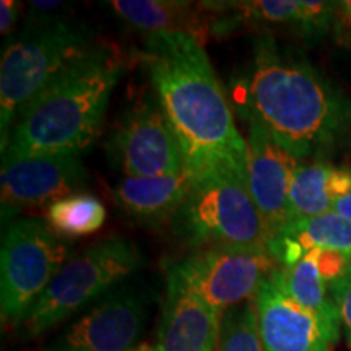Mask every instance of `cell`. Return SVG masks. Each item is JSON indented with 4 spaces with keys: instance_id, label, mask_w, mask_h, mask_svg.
<instances>
[{
    "instance_id": "cell-12",
    "label": "cell",
    "mask_w": 351,
    "mask_h": 351,
    "mask_svg": "<svg viewBox=\"0 0 351 351\" xmlns=\"http://www.w3.org/2000/svg\"><path fill=\"white\" fill-rule=\"evenodd\" d=\"M88 171L78 155H47L2 161V218L83 194Z\"/></svg>"
},
{
    "instance_id": "cell-9",
    "label": "cell",
    "mask_w": 351,
    "mask_h": 351,
    "mask_svg": "<svg viewBox=\"0 0 351 351\" xmlns=\"http://www.w3.org/2000/svg\"><path fill=\"white\" fill-rule=\"evenodd\" d=\"M109 152L125 178H158L186 171L181 145L155 91L127 109L117 122Z\"/></svg>"
},
{
    "instance_id": "cell-2",
    "label": "cell",
    "mask_w": 351,
    "mask_h": 351,
    "mask_svg": "<svg viewBox=\"0 0 351 351\" xmlns=\"http://www.w3.org/2000/svg\"><path fill=\"white\" fill-rule=\"evenodd\" d=\"M244 90V116L261 122L298 160H319L351 138V99L270 34L256 41Z\"/></svg>"
},
{
    "instance_id": "cell-16",
    "label": "cell",
    "mask_w": 351,
    "mask_h": 351,
    "mask_svg": "<svg viewBox=\"0 0 351 351\" xmlns=\"http://www.w3.org/2000/svg\"><path fill=\"white\" fill-rule=\"evenodd\" d=\"M106 5L127 25L147 34H186L200 44L212 36L210 16L200 2L112 0Z\"/></svg>"
},
{
    "instance_id": "cell-15",
    "label": "cell",
    "mask_w": 351,
    "mask_h": 351,
    "mask_svg": "<svg viewBox=\"0 0 351 351\" xmlns=\"http://www.w3.org/2000/svg\"><path fill=\"white\" fill-rule=\"evenodd\" d=\"M221 313L166 275L163 313L150 351H217Z\"/></svg>"
},
{
    "instance_id": "cell-10",
    "label": "cell",
    "mask_w": 351,
    "mask_h": 351,
    "mask_svg": "<svg viewBox=\"0 0 351 351\" xmlns=\"http://www.w3.org/2000/svg\"><path fill=\"white\" fill-rule=\"evenodd\" d=\"M280 269V267H278ZM278 269L252 298L265 351H332L340 339L339 313H317L285 289Z\"/></svg>"
},
{
    "instance_id": "cell-19",
    "label": "cell",
    "mask_w": 351,
    "mask_h": 351,
    "mask_svg": "<svg viewBox=\"0 0 351 351\" xmlns=\"http://www.w3.org/2000/svg\"><path fill=\"white\" fill-rule=\"evenodd\" d=\"M350 191L351 168L322 160L301 161L289 189L288 223L333 212L335 202Z\"/></svg>"
},
{
    "instance_id": "cell-25",
    "label": "cell",
    "mask_w": 351,
    "mask_h": 351,
    "mask_svg": "<svg viewBox=\"0 0 351 351\" xmlns=\"http://www.w3.org/2000/svg\"><path fill=\"white\" fill-rule=\"evenodd\" d=\"M333 212L339 213L340 217H343L348 219V221H351V191L335 202V205H333Z\"/></svg>"
},
{
    "instance_id": "cell-14",
    "label": "cell",
    "mask_w": 351,
    "mask_h": 351,
    "mask_svg": "<svg viewBox=\"0 0 351 351\" xmlns=\"http://www.w3.org/2000/svg\"><path fill=\"white\" fill-rule=\"evenodd\" d=\"M247 119V186L270 239L288 223V199L301 160L288 152L261 122Z\"/></svg>"
},
{
    "instance_id": "cell-22",
    "label": "cell",
    "mask_w": 351,
    "mask_h": 351,
    "mask_svg": "<svg viewBox=\"0 0 351 351\" xmlns=\"http://www.w3.org/2000/svg\"><path fill=\"white\" fill-rule=\"evenodd\" d=\"M217 351H265L258 333L254 300L232 306L223 313Z\"/></svg>"
},
{
    "instance_id": "cell-4",
    "label": "cell",
    "mask_w": 351,
    "mask_h": 351,
    "mask_svg": "<svg viewBox=\"0 0 351 351\" xmlns=\"http://www.w3.org/2000/svg\"><path fill=\"white\" fill-rule=\"evenodd\" d=\"M96 44L90 28L62 19L29 21L8 43L0 62V150L20 109Z\"/></svg>"
},
{
    "instance_id": "cell-23",
    "label": "cell",
    "mask_w": 351,
    "mask_h": 351,
    "mask_svg": "<svg viewBox=\"0 0 351 351\" xmlns=\"http://www.w3.org/2000/svg\"><path fill=\"white\" fill-rule=\"evenodd\" d=\"M330 295L335 301L340 314L341 328H343L346 343L351 348V267L343 276L332 283Z\"/></svg>"
},
{
    "instance_id": "cell-13",
    "label": "cell",
    "mask_w": 351,
    "mask_h": 351,
    "mask_svg": "<svg viewBox=\"0 0 351 351\" xmlns=\"http://www.w3.org/2000/svg\"><path fill=\"white\" fill-rule=\"evenodd\" d=\"M145 322L147 306L140 293L112 289L65 328L60 351H134Z\"/></svg>"
},
{
    "instance_id": "cell-18",
    "label": "cell",
    "mask_w": 351,
    "mask_h": 351,
    "mask_svg": "<svg viewBox=\"0 0 351 351\" xmlns=\"http://www.w3.org/2000/svg\"><path fill=\"white\" fill-rule=\"evenodd\" d=\"M269 251L280 267L295 265L313 251L351 256V221L335 212L289 221L270 239Z\"/></svg>"
},
{
    "instance_id": "cell-27",
    "label": "cell",
    "mask_w": 351,
    "mask_h": 351,
    "mask_svg": "<svg viewBox=\"0 0 351 351\" xmlns=\"http://www.w3.org/2000/svg\"><path fill=\"white\" fill-rule=\"evenodd\" d=\"M134 351H150V348H148V346H145V345H140L137 350H134Z\"/></svg>"
},
{
    "instance_id": "cell-5",
    "label": "cell",
    "mask_w": 351,
    "mask_h": 351,
    "mask_svg": "<svg viewBox=\"0 0 351 351\" xmlns=\"http://www.w3.org/2000/svg\"><path fill=\"white\" fill-rule=\"evenodd\" d=\"M171 228L195 251L213 245L269 249V231L249 191L247 176L232 171H215L194 179Z\"/></svg>"
},
{
    "instance_id": "cell-21",
    "label": "cell",
    "mask_w": 351,
    "mask_h": 351,
    "mask_svg": "<svg viewBox=\"0 0 351 351\" xmlns=\"http://www.w3.org/2000/svg\"><path fill=\"white\" fill-rule=\"evenodd\" d=\"M46 217L57 234L75 238L98 231L106 219V208L95 195L77 194L51 204Z\"/></svg>"
},
{
    "instance_id": "cell-6",
    "label": "cell",
    "mask_w": 351,
    "mask_h": 351,
    "mask_svg": "<svg viewBox=\"0 0 351 351\" xmlns=\"http://www.w3.org/2000/svg\"><path fill=\"white\" fill-rule=\"evenodd\" d=\"M142 265V252L132 241L112 236L83 249L64 263L34 302L21 328L38 337L57 324L99 301Z\"/></svg>"
},
{
    "instance_id": "cell-20",
    "label": "cell",
    "mask_w": 351,
    "mask_h": 351,
    "mask_svg": "<svg viewBox=\"0 0 351 351\" xmlns=\"http://www.w3.org/2000/svg\"><path fill=\"white\" fill-rule=\"evenodd\" d=\"M278 275L285 289L302 306L317 313H339L330 295V282L320 269L314 251L306 254L295 265L280 267Z\"/></svg>"
},
{
    "instance_id": "cell-8",
    "label": "cell",
    "mask_w": 351,
    "mask_h": 351,
    "mask_svg": "<svg viewBox=\"0 0 351 351\" xmlns=\"http://www.w3.org/2000/svg\"><path fill=\"white\" fill-rule=\"evenodd\" d=\"M267 247L251 245H213L197 249L171 263L166 275L173 276L218 313L252 300L275 269Z\"/></svg>"
},
{
    "instance_id": "cell-24",
    "label": "cell",
    "mask_w": 351,
    "mask_h": 351,
    "mask_svg": "<svg viewBox=\"0 0 351 351\" xmlns=\"http://www.w3.org/2000/svg\"><path fill=\"white\" fill-rule=\"evenodd\" d=\"M21 10V3L15 0H2L0 2V32L2 34H8L13 26L19 21V15Z\"/></svg>"
},
{
    "instance_id": "cell-11",
    "label": "cell",
    "mask_w": 351,
    "mask_h": 351,
    "mask_svg": "<svg viewBox=\"0 0 351 351\" xmlns=\"http://www.w3.org/2000/svg\"><path fill=\"white\" fill-rule=\"evenodd\" d=\"M208 13L212 36L234 33L288 29L311 39L324 36L339 15V2L322 0H236L200 2Z\"/></svg>"
},
{
    "instance_id": "cell-1",
    "label": "cell",
    "mask_w": 351,
    "mask_h": 351,
    "mask_svg": "<svg viewBox=\"0 0 351 351\" xmlns=\"http://www.w3.org/2000/svg\"><path fill=\"white\" fill-rule=\"evenodd\" d=\"M138 57L181 145L192 178L232 171L247 176V140L204 44L186 34H147Z\"/></svg>"
},
{
    "instance_id": "cell-17",
    "label": "cell",
    "mask_w": 351,
    "mask_h": 351,
    "mask_svg": "<svg viewBox=\"0 0 351 351\" xmlns=\"http://www.w3.org/2000/svg\"><path fill=\"white\" fill-rule=\"evenodd\" d=\"M192 182L194 178L187 171L158 178H124L114 189V200L135 221L161 225L173 219Z\"/></svg>"
},
{
    "instance_id": "cell-26",
    "label": "cell",
    "mask_w": 351,
    "mask_h": 351,
    "mask_svg": "<svg viewBox=\"0 0 351 351\" xmlns=\"http://www.w3.org/2000/svg\"><path fill=\"white\" fill-rule=\"evenodd\" d=\"M339 15L341 20L351 23V0H345V2H339Z\"/></svg>"
},
{
    "instance_id": "cell-3",
    "label": "cell",
    "mask_w": 351,
    "mask_h": 351,
    "mask_svg": "<svg viewBox=\"0 0 351 351\" xmlns=\"http://www.w3.org/2000/svg\"><path fill=\"white\" fill-rule=\"evenodd\" d=\"M122 69L121 52L104 43L70 64L16 114L2 161L80 156L98 137Z\"/></svg>"
},
{
    "instance_id": "cell-7",
    "label": "cell",
    "mask_w": 351,
    "mask_h": 351,
    "mask_svg": "<svg viewBox=\"0 0 351 351\" xmlns=\"http://www.w3.org/2000/svg\"><path fill=\"white\" fill-rule=\"evenodd\" d=\"M70 245L41 219L20 218L7 226L0 251V306L3 322L21 327L62 265Z\"/></svg>"
}]
</instances>
